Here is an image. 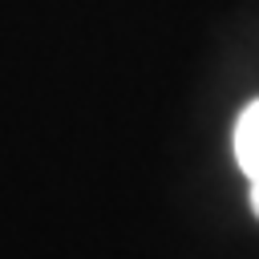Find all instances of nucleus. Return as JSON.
I'll use <instances>...</instances> for the list:
<instances>
[{
  "mask_svg": "<svg viewBox=\"0 0 259 259\" xmlns=\"http://www.w3.org/2000/svg\"><path fill=\"white\" fill-rule=\"evenodd\" d=\"M235 158L247 178H259V101H251L235 121Z\"/></svg>",
  "mask_w": 259,
  "mask_h": 259,
  "instance_id": "nucleus-1",
  "label": "nucleus"
},
{
  "mask_svg": "<svg viewBox=\"0 0 259 259\" xmlns=\"http://www.w3.org/2000/svg\"><path fill=\"white\" fill-rule=\"evenodd\" d=\"M251 206H255V214H259V178H251Z\"/></svg>",
  "mask_w": 259,
  "mask_h": 259,
  "instance_id": "nucleus-2",
  "label": "nucleus"
}]
</instances>
